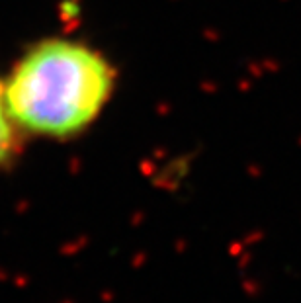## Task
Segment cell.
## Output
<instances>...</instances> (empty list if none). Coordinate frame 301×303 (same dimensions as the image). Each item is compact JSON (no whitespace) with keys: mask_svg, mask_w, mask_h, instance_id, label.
Returning a JSON list of instances; mask_svg holds the SVG:
<instances>
[{"mask_svg":"<svg viewBox=\"0 0 301 303\" xmlns=\"http://www.w3.org/2000/svg\"><path fill=\"white\" fill-rule=\"evenodd\" d=\"M20 127L12 120L6 102L4 82L0 80V166L10 164L20 151Z\"/></svg>","mask_w":301,"mask_h":303,"instance_id":"7a4b0ae2","label":"cell"},{"mask_svg":"<svg viewBox=\"0 0 301 303\" xmlns=\"http://www.w3.org/2000/svg\"><path fill=\"white\" fill-rule=\"evenodd\" d=\"M114 84L116 72L96 49L72 39H45L20 57L4 90L20 131L69 139L94 124Z\"/></svg>","mask_w":301,"mask_h":303,"instance_id":"6da1fadb","label":"cell"}]
</instances>
